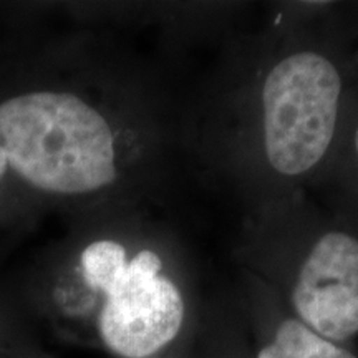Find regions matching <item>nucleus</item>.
<instances>
[{
	"instance_id": "nucleus-1",
	"label": "nucleus",
	"mask_w": 358,
	"mask_h": 358,
	"mask_svg": "<svg viewBox=\"0 0 358 358\" xmlns=\"http://www.w3.org/2000/svg\"><path fill=\"white\" fill-rule=\"evenodd\" d=\"M275 6L185 100V156L244 213L310 189L358 95V3Z\"/></svg>"
},
{
	"instance_id": "nucleus-2",
	"label": "nucleus",
	"mask_w": 358,
	"mask_h": 358,
	"mask_svg": "<svg viewBox=\"0 0 358 358\" xmlns=\"http://www.w3.org/2000/svg\"><path fill=\"white\" fill-rule=\"evenodd\" d=\"M35 90L0 103V153L35 189L73 201L150 194L182 150L185 100L153 75Z\"/></svg>"
},
{
	"instance_id": "nucleus-3",
	"label": "nucleus",
	"mask_w": 358,
	"mask_h": 358,
	"mask_svg": "<svg viewBox=\"0 0 358 358\" xmlns=\"http://www.w3.org/2000/svg\"><path fill=\"white\" fill-rule=\"evenodd\" d=\"M52 295L66 332L116 358H150L186 342L204 302L179 232L141 217L78 241Z\"/></svg>"
},
{
	"instance_id": "nucleus-4",
	"label": "nucleus",
	"mask_w": 358,
	"mask_h": 358,
	"mask_svg": "<svg viewBox=\"0 0 358 358\" xmlns=\"http://www.w3.org/2000/svg\"><path fill=\"white\" fill-rule=\"evenodd\" d=\"M234 264L322 337L355 345L357 224L297 192L244 213Z\"/></svg>"
},
{
	"instance_id": "nucleus-5",
	"label": "nucleus",
	"mask_w": 358,
	"mask_h": 358,
	"mask_svg": "<svg viewBox=\"0 0 358 358\" xmlns=\"http://www.w3.org/2000/svg\"><path fill=\"white\" fill-rule=\"evenodd\" d=\"M232 289L248 327L252 358H358L355 345L322 337L248 272L237 271Z\"/></svg>"
},
{
	"instance_id": "nucleus-6",
	"label": "nucleus",
	"mask_w": 358,
	"mask_h": 358,
	"mask_svg": "<svg viewBox=\"0 0 358 358\" xmlns=\"http://www.w3.org/2000/svg\"><path fill=\"white\" fill-rule=\"evenodd\" d=\"M307 194L358 226V95L343 122L332 158Z\"/></svg>"
},
{
	"instance_id": "nucleus-7",
	"label": "nucleus",
	"mask_w": 358,
	"mask_h": 358,
	"mask_svg": "<svg viewBox=\"0 0 358 358\" xmlns=\"http://www.w3.org/2000/svg\"><path fill=\"white\" fill-rule=\"evenodd\" d=\"M192 355L194 358H252L248 327L232 287L204 297Z\"/></svg>"
},
{
	"instance_id": "nucleus-8",
	"label": "nucleus",
	"mask_w": 358,
	"mask_h": 358,
	"mask_svg": "<svg viewBox=\"0 0 358 358\" xmlns=\"http://www.w3.org/2000/svg\"><path fill=\"white\" fill-rule=\"evenodd\" d=\"M192 345H194V335L191 338H187L186 342L179 343V345L150 358H194V355H192Z\"/></svg>"
},
{
	"instance_id": "nucleus-9",
	"label": "nucleus",
	"mask_w": 358,
	"mask_h": 358,
	"mask_svg": "<svg viewBox=\"0 0 358 358\" xmlns=\"http://www.w3.org/2000/svg\"><path fill=\"white\" fill-rule=\"evenodd\" d=\"M7 171H8L7 159H6V156H3L2 153H0V181H2L3 176H6Z\"/></svg>"
}]
</instances>
